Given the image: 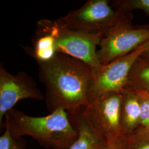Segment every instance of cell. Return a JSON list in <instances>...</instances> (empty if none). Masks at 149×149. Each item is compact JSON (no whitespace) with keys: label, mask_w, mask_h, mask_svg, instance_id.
I'll return each instance as SVG.
<instances>
[{"label":"cell","mask_w":149,"mask_h":149,"mask_svg":"<svg viewBox=\"0 0 149 149\" xmlns=\"http://www.w3.org/2000/svg\"><path fill=\"white\" fill-rule=\"evenodd\" d=\"M1 127L15 139L28 136L47 149H69L78 137L68 112L58 110L44 117H33L13 108L6 114Z\"/></svg>","instance_id":"obj_2"},{"label":"cell","mask_w":149,"mask_h":149,"mask_svg":"<svg viewBox=\"0 0 149 149\" xmlns=\"http://www.w3.org/2000/svg\"><path fill=\"white\" fill-rule=\"evenodd\" d=\"M121 102L120 93L110 92L82 108L91 128L106 143L113 142L123 135L120 126Z\"/></svg>","instance_id":"obj_5"},{"label":"cell","mask_w":149,"mask_h":149,"mask_svg":"<svg viewBox=\"0 0 149 149\" xmlns=\"http://www.w3.org/2000/svg\"><path fill=\"white\" fill-rule=\"evenodd\" d=\"M127 149H149V129L139 128L134 133L125 136Z\"/></svg>","instance_id":"obj_12"},{"label":"cell","mask_w":149,"mask_h":149,"mask_svg":"<svg viewBox=\"0 0 149 149\" xmlns=\"http://www.w3.org/2000/svg\"><path fill=\"white\" fill-rule=\"evenodd\" d=\"M33 99L45 100V95L36 81L26 72L11 74L2 63L0 64V124L6 114L20 101Z\"/></svg>","instance_id":"obj_7"},{"label":"cell","mask_w":149,"mask_h":149,"mask_svg":"<svg viewBox=\"0 0 149 149\" xmlns=\"http://www.w3.org/2000/svg\"><path fill=\"white\" fill-rule=\"evenodd\" d=\"M127 86L135 90L149 92V63L141 56L131 69Z\"/></svg>","instance_id":"obj_11"},{"label":"cell","mask_w":149,"mask_h":149,"mask_svg":"<svg viewBox=\"0 0 149 149\" xmlns=\"http://www.w3.org/2000/svg\"><path fill=\"white\" fill-rule=\"evenodd\" d=\"M135 91L140 108L141 127L149 129V92L141 90Z\"/></svg>","instance_id":"obj_14"},{"label":"cell","mask_w":149,"mask_h":149,"mask_svg":"<svg viewBox=\"0 0 149 149\" xmlns=\"http://www.w3.org/2000/svg\"><path fill=\"white\" fill-rule=\"evenodd\" d=\"M112 7L116 10L128 13L140 10L149 15V0H116L112 2Z\"/></svg>","instance_id":"obj_13"},{"label":"cell","mask_w":149,"mask_h":149,"mask_svg":"<svg viewBox=\"0 0 149 149\" xmlns=\"http://www.w3.org/2000/svg\"><path fill=\"white\" fill-rule=\"evenodd\" d=\"M36 28L50 36L56 53L64 54L85 62L92 68L94 74L102 66L98 59L97 47L103 36L74 31L66 27L60 18L40 19Z\"/></svg>","instance_id":"obj_3"},{"label":"cell","mask_w":149,"mask_h":149,"mask_svg":"<svg viewBox=\"0 0 149 149\" xmlns=\"http://www.w3.org/2000/svg\"><path fill=\"white\" fill-rule=\"evenodd\" d=\"M5 129L0 136V149H26V143L24 139L13 138L8 129Z\"/></svg>","instance_id":"obj_15"},{"label":"cell","mask_w":149,"mask_h":149,"mask_svg":"<svg viewBox=\"0 0 149 149\" xmlns=\"http://www.w3.org/2000/svg\"><path fill=\"white\" fill-rule=\"evenodd\" d=\"M140 56L145 60H146V61L149 63V50L144 52L143 53L141 54V55Z\"/></svg>","instance_id":"obj_18"},{"label":"cell","mask_w":149,"mask_h":149,"mask_svg":"<svg viewBox=\"0 0 149 149\" xmlns=\"http://www.w3.org/2000/svg\"><path fill=\"white\" fill-rule=\"evenodd\" d=\"M109 3L108 0H88L79 8L70 11L60 19L74 31L104 36L120 15V12Z\"/></svg>","instance_id":"obj_6"},{"label":"cell","mask_w":149,"mask_h":149,"mask_svg":"<svg viewBox=\"0 0 149 149\" xmlns=\"http://www.w3.org/2000/svg\"><path fill=\"white\" fill-rule=\"evenodd\" d=\"M119 12L117 21L99 45L97 56L102 65L128 55L149 41V24L134 26L130 13Z\"/></svg>","instance_id":"obj_4"},{"label":"cell","mask_w":149,"mask_h":149,"mask_svg":"<svg viewBox=\"0 0 149 149\" xmlns=\"http://www.w3.org/2000/svg\"><path fill=\"white\" fill-rule=\"evenodd\" d=\"M98 149H127L126 137L122 135L112 143H103Z\"/></svg>","instance_id":"obj_16"},{"label":"cell","mask_w":149,"mask_h":149,"mask_svg":"<svg viewBox=\"0 0 149 149\" xmlns=\"http://www.w3.org/2000/svg\"><path fill=\"white\" fill-rule=\"evenodd\" d=\"M37 64L38 74L45 87V101L49 112L71 111L88 104V94L94 78L90 66L58 53Z\"/></svg>","instance_id":"obj_1"},{"label":"cell","mask_w":149,"mask_h":149,"mask_svg":"<svg viewBox=\"0 0 149 149\" xmlns=\"http://www.w3.org/2000/svg\"><path fill=\"white\" fill-rule=\"evenodd\" d=\"M139 49H143L144 50V52H146V51H149V41L146 42V43H144L143 44H142L141 45H140Z\"/></svg>","instance_id":"obj_17"},{"label":"cell","mask_w":149,"mask_h":149,"mask_svg":"<svg viewBox=\"0 0 149 149\" xmlns=\"http://www.w3.org/2000/svg\"><path fill=\"white\" fill-rule=\"evenodd\" d=\"M120 126L123 135L134 133L141 128L140 108L135 90L126 86L121 92Z\"/></svg>","instance_id":"obj_9"},{"label":"cell","mask_w":149,"mask_h":149,"mask_svg":"<svg viewBox=\"0 0 149 149\" xmlns=\"http://www.w3.org/2000/svg\"><path fill=\"white\" fill-rule=\"evenodd\" d=\"M144 52L138 48L124 56L102 65L94 74L88 94V104L107 92L120 93L128 85L129 74L134 63Z\"/></svg>","instance_id":"obj_8"},{"label":"cell","mask_w":149,"mask_h":149,"mask_svg":"<svg viewBox=\"0 0 149 149\" xmlns=\"http://www.w3.org/2000/svg\"><path fill=\"white\" fill-rule=\"evenodd\" d=\"M67 112L70 121L78 132L77 138L69 149H98L104 143L91 128L83 115L82 108Z\"/></svg>","instance_id":"obj_10"}]
</instances>
